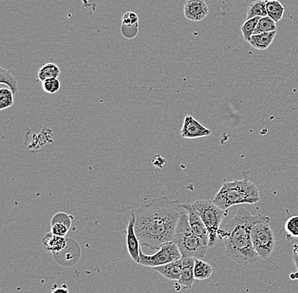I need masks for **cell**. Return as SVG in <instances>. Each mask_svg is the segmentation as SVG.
<instances>
[{"label":"cell","mask_w":298,"mask_h":293,"mask_svg":"<svg viewBox=\"0 0 298 293\" xmlns=\"http://www.w3.org/2000/svg\"><path fill=\"white\" fill-rule=\"evenodd\" d=\"M182 211L180 201L170 200L166 196L132 210L135 231L141 246L158 250L164 243L173 242Z\"/></svg>","instance_id":"6da1fadb"},{"label":"cell","mask_w":298,"mask_h":293,"mask_svg":"<svg viewBox=\"0 0 298 293\" xmlns=\"http://www.w3.org/2000/svg\"><path fill=\"white\" fill-rule=\"evenodd\" d=\"M265 216L253 215L247 209L241 208L234 218L227 223L224 230L219 229L218 236L224 242L228 258L243 265L255 264L259 260V255L252 243L251 230L254 224Z\"/></svg>","instance_id":"7a4b0ae2"},{"label":"cell","mask_w":298,"mask_h":293,"mask_svg":"<svg viewBox=\"0 0 298 293\" xmlns=\"http://www.w3.org/2000/svg\"><path fill=\"white\" fill-rule=\"evenodd\" d=\"M220 209H230L238 204H254L260 201L259 189L248 177L242 180L224 183L214 199Z\"/></svg>","instance_id":"3957f363"},{"label":"cell","mask_w":298,"mask_h":293,"mask_svg":"<svg viewBox=\"0 0 298 293\" xmlns=\"http://www.w3.org/2000/svg\"><path fill=\"white\" fill-rule=\"evenodd\" d=\"M173 242L178 247L182 258L203 259L209 248L208 244L193 232L188 220V212L184 209L177 224Z\"/></svg>","instance_id":"277c9868"},{"label":"cell","mask_w":298,"mask_h":293,"mask_svg":"<svg viewBox=\"0 0 298 293\" xmlns=\"http://www.w3.org/2000/svg\"><path fill=\"white\" fill-rule=\"evenodd\" d=\"M193 204L200 214L203 223L209 231V247L212 248L216 244L220 224L229 214V209L224 210L220 209L213 200H197Z\"/></svg>","instance_id":"5b68a950"},{"label":"cell","mask_w":298,"mask_h":293,"mask_svg":"<svg viewBox=\"0 0 298 293\" xmlns=\"http://www.w3.org/2000/svg\"><path fill=\"white\" fill-rule=\"evenodd\" d=\"M270 217L265 216L254 224L251 230L252 243L259 259H267L271 256L275 246L274 233L270 227Z\"/></svg>","instance_id":"8992f818"},{"label":"cell","mask_w":298,"mask_h":293,"mask_svg":"<svg viewBox=\"0 0 298 293\" xmlns=\"http://www.w3.org/2000/svg\"><path fill=\"white\" fill-rule=\"evenodd\" d=\"M182 258V254L176 244L174 242H169V243H164L156 254H151V255H147L141 249L139 264L143 266L155 268L160 265L169 264Z\"/></svg>","instance_id":"52a82bcc"},{"label":"cell","mask_w":298,"mask_h":293,"mask_svg":"<svg viewBox=\"0 0 298 293\" xmlns=\"http://www.w3.org/2000/svg\"><path fill=\"white\" fill-rule=\"evenodd\" d=\"M182 207L185 209L186 211L188 212V220H189V224H190L191 229L193 230V232L197 237L201 238L206 244L209 245V231L207 230L206 225L203 223L200 214L198 213L193 204H192V203H185V204H182Z\"/></svg>","instance_id":"ba28073f"},{"label":"cell","mask_w":298,"mask_h":293,"mask_svg":"<svg viewBox=\"0 0 298 293\" xmlns=\"http://www.w3.org/2000/svg\"><path fill=\"white\" fill-rule=\"evenodd\" d=\"M211 130L201 124L193 115L188 114L184 118V122L181 130L182 138L186 139H196L208 137L211 135Z\"/></svg>","instance_id":"9c48e42d"},{"label":"cell","mask_w":298,"mask_h":293,"mask_svg":"<svg viewBox=\"0 0 298 293\" xmlns=\"http://www.w3.org/2000/svg\"><path fill=\"white\" fill-rule=\"evenodd\" d=\"M209 13V6L204 0H188L184 6V15L189 21H203Z\"/></svg>","instance_id":"30bf717a"},{"label":"cell","mask_w":298,"mask_h":293,"mask_svg":"<svg viewBox=\"0 0 298 293\" xmlns=\"http://www.w3.org/2000/svg\"><path fill=\"white\" fill-rule=\"evenodd\" d=\"M127 250L133 261L139 264L140 262V242L135 231V216L131 214L127 229Z\"/></svg>","instance_id":"8fae6325"},{"label":"cell","mask_w":298,"mask_h":293,"mask_svg":"<svg viewBox=\"0 0 298 293\" xmlns=\"http://www.w3.org/2000/svg\"><path fill=\"white\" fill-rule=\"evenodd\" d=\"M73 216L66 213H57L51 220V232L56 236L65 237L68 234L72 226Z\"/></svg>","instance_id":"7c38bea8"},{"label":"cell","mask_w":298,"mask_h":293,"mask_svg":"<svg viewBox=\"0 0 298 293\" xmlns=\"http://www.w3.org/2000/svg\"><path fill=\"white\" fill-rule=\"evenodd\" d=\"M195 258H182V272L178 284L186 289H191L195 282Z\"/></svg>","instance_id":"4fadbf2b"},{"label":"cell","mask_w":298,"mask_h":293,"mask_svg":"<svg viewBox=\"0 0 298 293\" xmlns=\"http://www.w3.org/2000/svg\"><path fill=\"white\" fill-rule=\"evenodd\" d=\"M42 242L45 249L53 254L61 253L67 246V239L65 237L54 235L51 231L43 237Z\"/></svg>","instance_id":"5bb4252c"},{"label":"cell","mask_w":298,"mask_h":293,"mask_svg":"<svg viewBox=\"0 0 298 293\" xmlns=\"http://www.w3.org/2000/svg\"><path fill=\"white\" fill-rule=\"evenodd\" d=\"M153 269L163 275L168 280H179L182 272V259L171 262L169 264L155 267Z\"/></svg>","instance_id":"9a60e30c"},{"label":"cell","mask_w":298,"mask_h":293,"mask_svg":"<svg viewBox=\"0 0 298 293\" xmlns=\"http://www.w3.org/2000/svg\"><path fill=\"white\" fill-rule=\"evenodd\" d=\"M277 31L271 32H264L259 34L253 35L249 41V44L258 50H266L274 42Z\"/></svg>","instance_id":"2e32d148"},{"label":"cell","mask_w":298,"mask_h":293,"mask_svg":"<svg viewBox=\"0 0 298 293\" xmlns=\"http://www.w3.org/2000/svg\"><path fill=\"white\" fill-rule=\"evenodd\" d=\"M61 75V69L56 64L46 63L40 68L37 72V77L42 82L48 79L58 78Z\"/></svg>","instance_id":"e0dca14e"},{"label":"cell","mask_w":298,"mask_h":293,"mask_svg":"<svg viewBox=\"0 0 298 293\" xmlns=\"http://www.w3.org/2000/svg\"><path fill=\"white\" fill-rule=\"evenodd\" d=\"M266 11L268 16L275 22L281 21L285 13L284 6L278 0H266Z\"/></svg>","instance_id":"ac0fdd59"},{"label":"cell","mask_w":298,"mask_h":293,"mask_svg":"<svg viewBox=\"0 0 298 293\" xmlns=\"http://www.w3.org/2000/svg\"><path fill=\"white\" fill-rule=\"evenodd\" d=\"M213 271L214 269L211 264L203 261L201 259H196L195 266H194V275H195L196 280H206L211 276Z\"/></svg>","instance_id":"d6986e66"},{"label":"cell","mask_w":298,"mask_h":293,"mask_svg":"<svg viewBox=\"0 0 298 293\" xmlns=\"http://www.w3.org/2000/svg\"><path fill=\"white\" fill-rule=\"evenodd\" d=\"M268 16L266 11V0H256L250 4L247 12V18L265 17Z\"/></svg>","instance_id":"ffe728a7"},{"label":"cell","mask_w":298,"mask_h":293,"mask_svg":"<svg viewBox=\"0 0 298 293\" xmlns=\"http://www.w3.org/2000/svg\"><path fill=\"white\" fill-rule=\"evenodd\" d=\"M261 17H255V18L248 19L243 23V26L241 27V31L243 35V38L246 42H249L251 37L254 35L255 30H256L257 26L259 23V20Z\"/></svg>","instance_id":"44dd1931"},{"label":"cell","mask_w":298,"mask_h":293,"mask_svg":"<svg viewBox=\"0 0 298 293\" xmlns=\"http://www.w3.org/2000/svg\"><path fill=\"white\" fill-rule=\"evenodd\" d=\"M0 83L6 84L9 88L13 92L14 94L18 93V82L16 77L11 74V72L4 69L3 67L0 68Z\"/></svg>","instance_id":"7402d4cb"},{"label":"cell","mask_w":298,"mask_h":293,"mask_svg":"<svg viewBox=\"0 0 298 293\" xmlns=\"http://www.w3.org/2000/svg\"><path fill=\"white\" fill-rule=\"evenodd\" d=\"M275 31H277L276 22L273 21L269 16H265V17H261L259 20L254 35L264 33V32H275Z\"/></svg>","instance_id":"603a6c76"},{"label":"cell","mask_w":298,"mask_h":293,"mask_svg":"<svg viewBox=\"0 0 298 293\" xmlns=\"http://www.w3.org/2000/svg\"><path fill=\"white\" fill-rule=\"evenodd\" d=\"M285 230L288 239H298V215L290 217L285 221Z\"/></svg>","instance_id":"cb8c5ba5"},{"label":"cell","mask_w":298,"mask_h":293,"mask_svg":"<svg viewBox=\"0 0 298 293\" xmlns=\"http://www.w3.org/2000/svg\"><path fill=\"white\" fill-rule=\"evenodd\" d=\"M14 103V93L10 88L2 87L0 89V109L11 108Z\"/></svg>","instance_id":"d4e9b609"},{"label":"cell","mask_w":298,"mask_h":293,"mask_svg":"<svg viewBox=\"0 0 298 293\" xmlns=\"http://www.w3.org/2000/svg\"><path fill=\"white\" fill-rule=\"evenodd\" d=\"M42 89L45 93L54 94L58 93L61 87V82L58 78H52L42 82Z\"/></svg>","instance_id":"484cf974"},{"label":"cell","mask_w":298,"mask_h":293,"mask_svg":"<svg viewBox=\"0 0 298 293\" xmlns=\"http://www.w3.org/2000/svg\"><path fill=\"white\" fill-rule=\"evenodd\" d=\"M138 22H139V17L137 16V14L133 11H128L127 13H125L122 17V25H124L126 27H137L138 26Z\"/></svg>","instance_id":"4316f807"},{"label":"cell","mask_w":298,"mask_h":293,"mask_svg":"<svg viewBox=\"0 0 298 293\" xmlns=\"http://www.w3.org/2000/svg\"><path fill=\"white\" fill-rule=\"evenodd\" d=\"M138 28L139 27H126L124 25L122 26V33L126 38L128 39H132L135 37H137V33H138Z\"/></svg>","instance_id":"83f0119b"},{"label":"cell","mask_w":298,"mask_h":293,"mask_svg":"<svg viewBox=\"0 0 298 293\" xmlns=\"http://www.w3.org/2000/svg\"><path fill=\"white\" fill-rule=\"evenodd\" d=\"M51 293H70V290L66 285H64L63 286H58L55 285L52 287Z\"/></svg>","instance_id":"f1b7e54d"},{"label":"cell","mask_w":298,"mask_h":293,"mask_svg":"<svg viewBox=\"0 0 298 293\" xmlns=\"http://www.w3.org/2000/svg\"><path fill=\"white\" fill-rule=\"evenodd\" d=\"M292 259L298 271V244L295 243L292 247Z\"/></svg>","instance_id":"f546056e"}]
</instances>
